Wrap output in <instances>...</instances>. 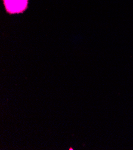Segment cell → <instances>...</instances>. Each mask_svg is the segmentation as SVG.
I'll return each instance as SVG.
<instances>
[{
    "label": "cell",
    "mask_w": 133,
    "mask_h": 150,
    "mask_svg": "<svg viewBox=\"0 0 133 150\" xmlns=\"http://www.w3.org/2000/svg\"><path fill=\"white\" fill-rule=\"evenodd\" d=\"M5 7L10 13H20L24 11L27 4V0H4Z\"/></svg>",
    "instance_id": "1"
}]
</instances>
